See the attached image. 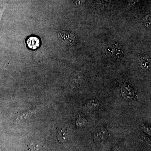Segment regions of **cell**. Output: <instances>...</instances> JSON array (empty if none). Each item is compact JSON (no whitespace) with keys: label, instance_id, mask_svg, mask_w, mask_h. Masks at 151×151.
<instances>
[{"label":"cell","instance_id":"6","mask_svg":"<svg viewBox=\"0 0 151 151\" xmlns=\"http://www.w3.org/2000/svg\"><path fill=\"white\" fill-rule=\"evenodd\" d=\"M108 133L105 129L100 130L94 134V139L96 142L103 140L108 137Z\"/></svg>","mask_w":151,"mask_h":151},{"label":"cell","instance_id":"9","mask_svg":"<svg viewBox=\"0 0 151 151\" xmlns=\"http://www.w3.org/2000/svg\"><path fill=\"white\" fill-rule=\"evenodd\" d=\"M138 1H139V0H132L131 2V4L132 5L134 4H135V3L137 2Z\"/></svg>","mask_w":151,"mask_h":151},{"label":"cell","instance_id":"7","mask_svg":"<svg viewBox=\"0 0 151 151\" xmlns=\"http://www.w3.org/2000/svg\"><path fill=\"white\" fill-rule=\"evenodd\" d=\"M141 64L142 67L145 68L146 67H149L150 65V58L148 56L145 54H143L140 57Z\"/></svg>","mask_w":151,"mask_h":151},{"label":"cell","instance_id":"4","mask_svg":"<svg viewBox=\"0 0 151 151\" xmlns=\"http://www.w3.org/2000/svg\"><path fill=\"white\" fill-rule=\"evenodd\" d=\"M113 46L111 50L112 54L119 58L122 57L124 54V49L122 46L119 44H116Z\"/></svg>","mask_w":151,"mask_h":151},{"label":"cell","instance_id":"2","mask_svg":"<svg viewBox=\"0 0 151 151\" xmlns=\"http://www.w3.org/2000/svg\"><path fill=\"white\" fill-rule=\"evenodd\" d=\"M83 80V73L81 71H77L73 74L70 79V84L72 87H76L79 85Z\"/></svg>","mask_w":151,"mask_h":151},{"label":"cell","instance_id":"5","mask_svg":"<svg viewBox=\"0 0 151 151\" xmlns=\"http://www.w3.org/2000/svg\"><path fill=\"white\" fill-rule=\"evenodd\" d=\"M68 129L66 127H63L60 130L58 133V139L60 142L64 143L68 139Z\"/></svg>","mask_w":151,"mask_h":151},{"label":"cell","instance_id":"8","mask_svg":"<svg viewBox=\"0 0 151 151\" xmlns=\"http://www.w3.org/2000/svg\"><path fill=\"white\" fill-rule=\"evenodd\" d=\"M85 0H76L74 3V5L78 6L80 5Z\"/></svg>","mask_w":151,"mask_h":151},{"label":"cell","instance_id":"1","mask_svg":"<svg viewBox=\"0 0 151 151\" xmlns=\"http://www.w3.org/2000/svg\"><path fill=\"white\" fill-rule=\"evenodd\" d=\"M59 38L63 42L68 45H72L75 40V36L73 33L70 32L63 31L58 33Z\"/></svg>","mask_w":151,"mask_h":151},{"label":"cell","instance_id":"3","mask_svg":"<svg viewBox=\"0 0 151 151\" xmlns=\"http://www.w3.org/2000/svg\"><path fill=\"white\" fill-rule=\"evenodd\" d=\"M26 43L29 48L31 49L35 50L39 47L40 41L37 37H29L27 40Z\"/></svg>","mask_w":151,"mask_h":151}]
</instances>
